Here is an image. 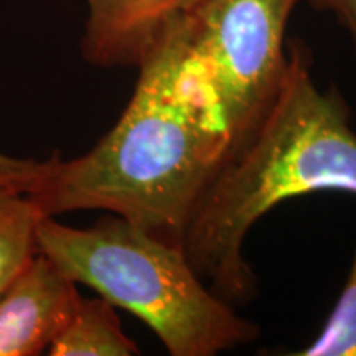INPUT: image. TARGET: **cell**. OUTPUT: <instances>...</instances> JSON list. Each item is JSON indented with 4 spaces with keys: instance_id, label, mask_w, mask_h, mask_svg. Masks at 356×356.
Masks as SVG:
<instances>
[{
    "instance_id": "cell-3",
    "label": "cell",
    "mask_w": 356,
    "mask_h": 356,
    "mask_svg": "<svg viewBox=\"0 0 356 356\" xmlns=\"http://www.w3.org/2000/svg\"><path fill=\"white\" fill-rule=\"evenodd\" d=\"M37 248L76 286L142 320L172 356H215L259 337L256 322L204 284L184 244L163 241L121 216L89 228L43 216Z\"/></svg>"
},
{
    "instance_id": "cell-9",
    "label": "cell",
    "mask_w": 356,
    "mask_h": 356,
    "mask_svg": "<svg viewBox=\"0 0 356 356\" xmlns=\"http://www.w3.org/2000/svg\"><path fill=\"white\" fill-rule=\"evenodd\" d=\"M292 356H356V248L348 279L322 332Z\"/></svg>"
},
{
    "instance_id": "cell-11",
    "label": "cell",
    "mask_w": 356,
    "mask_h": 356,
    "mask_svg": "<svg viewBox=\"0 0 356 356\" xmlns=\"http://www.w3.org/2000/svg\"><path fill=\"white\" fill-rule=\"evenodd\" d=\"M317 10L330 12L350 35L356 53V0H307Z\"/></svg>"
},
{
    "instance_id": "cell-4",
    "label": "cell",
    "mask_w": 356,
    "mask_h": 356,
    "mask_svg": "<svg viewBox=\"0 0 356 356\" xmlns=\"http://www.w3.org/2000/svg\"><path fill=\"white\" fill-rule=\"evenodd\" d=\"M304 0H200L185 13L193 68L231 147L270 101L287 63L286 30Z\"/></svg>"
},
{
    "instance_id": "cell-5",
    "label": "cell",
    "mask_w": 356,
    "mask_h": 356,
    "mask_svg": "<svg viewBox=\"0 0 356 356\" xmlns=\"http://www.w3.org/2000/svg\"><path fill=\"white\" fill-rule=\"evenodd\" d=\"M78 296L76 284L37 252L0 297V356L42 355Z\"/></svg>"
},
{
    "instance_id": "cell-1",
    "label": "cell",
    "mask_w": 356,
    "mask_h": 356,
    "mask_svg": "<svg viewBox=\"0 0 356 356\" xmlns=\"http://www.w3.org/2000/svg\"><path fill=\"white\" fill-rule=\"evenodd\" d=\"M185 15L140 61L114 127L71 160L58 154L30 197L44 216L104 210L163 241L184 244L231 142L195 74Z\"/></svg>"
},
{
    "instance_id": "cell-6",
    "label": "cell",
    "mask_w": 356,
    "mask_h": 356,
    "mask_svg": "<svg viewBox=\"0 0 356 356\" xmlns=\"http://www.w3.org/2000/svg\"><path fill=\"white\" fill-rule=\"evenodd\" d=\"M84 60L101 68L139 66L178 17L200 0H86Z\"/></svg>"
},
{
    "instance_id": "cell-10",
    "label": "cell",
    "mask_w": 356,
    "mask_h": 356,
    "mask_svg": "<svg viewBox=\"0 0 356 356\" xmlns=\"http://www.w3.org/2000/svg\"><path fill=\"white\" fill-rule=\"evenodd\" d=\"M48 168L47 160L15 159L0 152V181L32 193Z\"/></svg>"
},
{
    "instance_id": "cell-8",
    "label": "cell",
    "mask_w": 356,
    "mask_h": 356,
    "mask_svg": "<svg viewBox=\"0 0 356 356\" xmlns=\"http://www.w3.org/2000/svg\"><path fill=\"white\" fill-rule=\"evenodd\" d=\"M43 216L26 191L0 181V297L38 252Z\"/></svg>"
},
{
    "instance_id": "cell-2",
    "label": "cell",
    "mask_w": 356,
    "mask_h": 356,
    "mask_svg": "<svg viewBox=\"0 0 356 356\" xmlns=\"http://www.w3.org/2000/svg\"><path fill=\"white\" fill-rule=\"evenodd\" d=\"M314 58L287 43L277 89L256 122L231 147L184 236L190 264L221 299L246 304L257 293L244 257L249 231L280 203L302 195H356V132L335 86L320 89Z\"/></svg>"
},
{
    "instance_id": "cell-7",
    "label": "cell",
    "mask_w": 356,
    "mask_h": 356,
    "mask_svg": "<svg viewBox=\"0 0 356 356\" xmlns=\"http://www.w3.org/2000/svg\"><path fill=\"white\" fill-rule=\"evenodd\" d=\"M139 346L124 333L114 305L78 296L68 318L48 346L51 356H131Z\"/></svg>"
}]
</instances>
